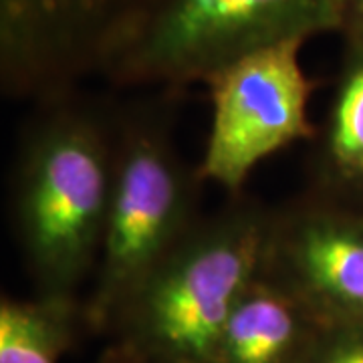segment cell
Segmentation results:
<instances>
[{"label": "cell", "mask_w": 363, "mask_h": 363, "mask_svg": "<svg viewBox=\"0 0 363 363\" xmlns=\"http://www.w3.org/2000/svg\"><path fill=\"white\" fill-rule=\"evenodd\" d=\"M303 363H363V325L323 323Z\"/></svg>", "instance_id": "8fae6325"}, {"label": "cell", "mask_w": 363, "mask_h": 363, "mask_svg": "<svg viewBox=\"0 0 363 363\" xmlns=\"http://www.w3.org/2000/svg\"><path fill=\"white\" fill-rule=\"evenodd\" d=\"M85 323L83 303L71 295L0 298V363H59Z\"/></svg>", "instance_id": "30bf717a"}, {"label": "cell", "mask_w": 363, "mask_h": 363, "mask_svg": "<svg viewBox=\"0 0 363 363\" xmlns=\"http://www.w3.org/2000/svg\"><path fill=\"white\" fill-rule=\"evenodd\" d=\"M303 196L363 214V39L343 37V51L323 121L311 140Z\"/></svg>", "instance_id": "ba28073f"}, {"label": "cell", "mask_w": 363, "mask_h": 363, "mask_svg": "<svg viewBox=\"0 0 363 363\" xmlns=\"http://www.w3.org/2000/svg\"><path fill=\"white\" fill-rule=\"evenodd\" d=\"M196 169H188L172 140L169 109L133 105L116 113V172L101 255L85 323L109 331L121 305L200 220Z\"/></svg>", "instance_id": "277c9868"}, {"label": "cell", "mask_w": 363, "mask_h": 363, "mask_svg": "<svg viewBox=\"0 0 363 363\" xmlns=\"http://www.w3.org/2000/svg\"><path fill=\"white\" fill-rule=\"evenodd\" d=\"M321 325L298 298L257 277L222 329L214 363H303Z\"/></svg>", "instance_id": "9c48e42d"}, {"label": "cell", "mask_w": 363, "mask_h": 363, "mask_svg": "<svg viewBox=\"0 0 363 363\" xmlns=\"http://www.w3.org/2000/svg\"><path fill=\"white\" fill-rule=\"evenodd\" d=\"M305 43L291 39L248 52L208 77L212 117L196 168L200 182L245 194L250 174L267 157L315 138L309 99L317 83L301 63Z\"/></svg>", "instance_id": "5b68a950"}, {"label": "cell", "mask_w": 363, "mask_h": 363, "mask_svg": "<svg viewBox=\"0 0 363 363\" xmlns=\"http://www.w3.org/2000/svg\"><path fill=\"white\" fill-rule=\"evenodd\" d=\"M271 208L230 196L202 216L117 311L113 350L168 363H214L236 301L259 277Z\"/></svg>", "instance_id": "7a4b0ae2"}, {"label": "cell", "mask_w": 363, "mask_h": 363, "mask_svg": "<svg viewBox=\"0 0 363 363\" xmlns=\"http://www.w3.org/2000/svg\"><path fill=\"white\" fill-rule=\"evenodd\" d=\"M116 172V113L67 95L25 131L13 178V218L40 295H71L97 271Z\"/></svg>", "instance_id": "6da1fadb"}, {"label": "cell", "mask_w": 363, "mask_h": 363, "mask_svg": "<svg viewBox=\"0 0 363 363\" xmlns=\"http://www.w3.org/2000/svg\"><path fill=\"white\" fill-rule=\"evenodd\" d=\"M345 0H150L105 55L99 77L119 89L206 83L248 52L341 33Z\"/></svg>", "instance_id": "3957f363"}, {"label": "cell", "mask_w": 363, "mask_h": 363, "mask_svg": "<svg viewBox=\"0 0 363 363\" xmlns=\"http://www.w3.org/2000/svg\"><path fill=\"white\" fill-rule=\"evenodd\" d=\"M259 277L323 323L363 325V214L303 194L271 208Z\"/></svg>", "instance_id": "52a82bcc"}, {"label": "cell", "mask_w": 363, "mask_h": 363, "mask_svg": "<svg viewBox=\"0 0 363 363\" xmlns=\"http://www.w3.org/2000/svg\"><path fill=\"white\" fill-rule=\"evenodd\" d=\"M104 363H168V362H160V359H150V357H135V355H130V353H123V351L111 350L109 355L105 357Z\"/></svg>", "instance_id": "4fadbf2b"}, {"label": "cell", "mask_w": 363, "mask_h": 363, "mask_svg": "<svg viewBox=\"0 0 363 363\" xmlns=\"http://www.w3.org/2000/svg\"><path fill=\"white\" fill-rule=\"evenodd\" d=\"M147 2L0 0L2 93L40 105L73 95Z\"/></svg>", "instance_id": "8992f818"}, {"label": "cell", "mask_w": 363, "mask_h": 363, "mask_svg": "<svg viewBox=\"0 0 363 363\" xmlns=\"http://www.w3.org/2000/svg\"><path fill=\"white\" fill-rule=\"evenodd\" d=\"M341 37L363 39V0H345V18Z\"/></svg>", "instance_id": "7c38bea8"}]
</instances>
